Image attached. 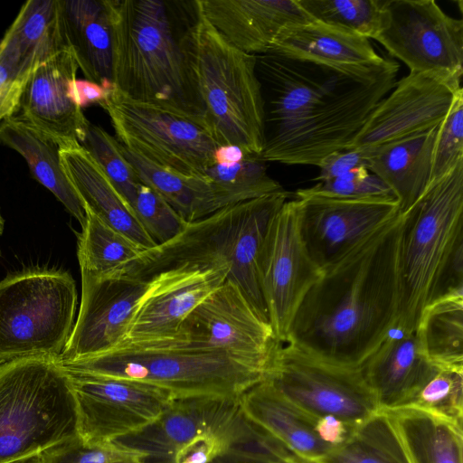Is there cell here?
<instances>
[{
    "label": "cell",
    "mask_w": 463,
    "mask_h": 463,
    "mask_svg": "<svg viewBox=\"0 0 463 463\" xmlns=\"http://www.w3.org/2000/svg\"><path fill=\"white\" fill-rule=\"evenodd\" d=\"M401 213L322 270L302 300L286 344L361 367L396 328Z\"/></svg>",
    "instance_id": "1"
},
{
    "label": "cell",
    "mask_w": 463,
    "mask_h": 463,
    "mask_svg": "<svg viewBox=\"0 0 463 463\" xmlns=\"http://www.w3.org/2000/svg\"><path fill=\"white\" fill-rule=\"evenodd\" d=\"M190 1L109 0L113 87L127 97L201 117L184 50ZM195 3V1H194Z\"/></svg>",
    "instance_id": "2"
},
{
    "label": "cell",
    "mask_w": 463,
    "mask_h": 463,
    "mask_svg": "<svg viewBox=\"0 0 463 463\" xmlns=\"http://www.w3.org/2000/svg\"><path fill=\"white\" fill-rule=\"evenodd\" d=\"M401 216L396 328L415 333L432 301L463 292V161L430 183Z\"/></svg>",
    "instance_id": "3"
},
{
    "label": "cell",
    "mask_w": 463,
    "mask_h": 463,
    "mask_svg": "<svg viewBox=\"0 0 463 463\" xmlns=\"http://www.w3.org/2000/svg\"><path fill=\"white\" fill-rule=\"evenodd\" d=\"M184 50L201 118L215 142L261 156L265 111L256 56L225 41L198 9Z\"/></svg>",
    "instance_id": "4"
},
{
    "label": "cell",
    "mask_w": 463,
    "mask_h": 463,
    "mask_svg": "<svg viewBox=\"0 0 463 463\" xmlns=\"http://www.w3.org/2000/svg\"><path fill=\"white\" fill-rule=\"evenodd\" d=\"M62 364L84 373L145 383L174 400L239 399L268 374L227 354L190 347L177 339L123 341L107 352Z\"/></svg>",
    "instance_id": "5"
},
{
    "label": "cell",
    "mask_w": 463,
    "mask_h": 463,
    "mask_svg": "<svg viewBox=\"0 0 463 463\" xmlns=\"http://www.w3.org/2000/svg\"><path fill=\"white\" fill-rule=\"evenodd\" d=\"M77 436V412L60 357L0 365V463L33 455Z\"/></svg>",
    "instance_id": "6"
},
{
    "label": "cell",
    "mask_w": 463,
    "mask_h": 463,
    "mask_svg": "<svg viewBox=\"0 0 463 463\" xmlns=\"http://www.w3.org/2000/svg\"><path fill=\"white\" fill-rule=\"evenodd\" d=\"M78 293L66 271L28 269L0 281V365L60 357L74 326Z\"/></svg>",
    "instance_id": "7"
},
{
    "label": "cell",
    "mask_w": 463,
    "mask_h": 463,
    "mask_svg": "<svg viewBox=\"0 0 463 463\" xmlns=\"http://www.w3.org/2000/svg\"><path fill=\"white\" fill-rule=\"evenodd\" d=\"M390 69L360 75L272 52L256 55L265 111L264 147L330 119L349 88Z\"/></svg>",
    "instance_id": "8"
},
{
    "label": "cell",
    "mask_w": 463,
    "mask_h": 463,
    "mask_svg": "<svg viewBox=\"0 0 463 463\" xmlns=\"http://www.w3.org/2000/svg\"><path fill=\"white\" fill-rule=\"evenodd\" d=\"M117 140L128 150L164 168L203 176L219 146L201 117L134 100L114 87L100 105Z\"/></svg>",
    "instance_id": "9"
},
{
    "label": "cell",
    "mask_w": 463,
    "mask_h": 463,
    "mask_svg": "<svg viewBox=\"0 0 463 463\" xmlns=\"http://www.w3.org/2000/svg\"><path fill=\"white\" fill-rule=\"evenodd\" d=\"M373 39L405 63L410 72L461 87L463 22L447 14L435 1L383 0Z\"/></svg>",
    "instance_id": "10"
},
{
    "label": "cell",
    "mask_w": 463,
    "mask_h": 463,
    "mask_svg": "<svg viewBox=\"0 0 463 463\" xmlns=\"http://www.w3.org/2000/svg\"><path fill=\"white\" fill-rule=\"evenodd\" d=\"M266 379L317 417L330 415L357 425L380 411L361 367L329 362L290 344L279 345Z\"/></svg>",
    "instance_id": "11"
},
{
    "label": "cell",
    "mask_w": 463,
    "mask_h": 463,
    "mask_svg": "<svg viewBox=\"0 0 463 463\" xmlns=\"http://www.w3.org/2000/svg\"><path fill=\"white\" fill-rule=\"evenodd\" d=\"M77 412V436L100 446L134 435L156 420L174 400L147 384L64 367Z\"/></svg>",
    "instance_id": "12"
},
{
    "label": "cell",
    "mask_w": 463,
    "mask_h": 463,
    "mask_svg": "<svg viewBox=\"0 0 463 463\" xmlns=\"http://www.w3.org/2000/svg\"><path fill=\"white\" fill-rule=\"evenodd\" d=\"M322 270L304 244L295 198L273 217L259 260V278L269 322L279 344H286L294 317Z\"/></svg>",
    "instance_id": "13"
},
{
    "label": "cell",
    "mask_w": 463,
    "mask_h": 463,
    "mask_svg": "<svg viewBox=\"0 0 463 463\" xmlns=\"http://www.w3.org/2000/svg\"><path fill=\"white\" fill-rule=\"evenodd\" d=\"M175 339L190 347L227 354L267 373L280 345L270 325L229 279L187 316Z\"/></svg>",
    "instance_id": "14"
},
{
    "label": "cell",
    "mask_w": 463,
    "mask_h": 463,
    "mask_svg": "<svg viewBox=\"0 0 463 463\" xmlns=\"http://www.w3.org/2000/svg\"><path fill=\"white\" fill-rule=\"evenodd\" d=\"M300 232L321 269L332 265L400 213L396 199H339L296 195Z\"/></svg>",
    "instance_id": "15"
},
{
    "label": "cell",
    "mask_w": 463,
    "mask_h": 463,
    "mask_svg": "<svg viewBox=\"0 0 463 463\" xmlns=\"http://www.w3.org/2000/svg\"><path fill=\"white\" fill-rule=\"evenodd\" d=\"M247 202L187 222L170 241L142 250L106 276L148 283L162 273L176 269L230 268L234 241Z\"/></svg>",
    "instance_id": "16"
},
{
    "label": "cell",
    "mask_w": 463,
    "mask_h": 463,
    "mask_svg": "<svg viewBox=\"0 0 463 463\" xmlns=\"http://www.w3.org/2000/svg\"><path fill=\"white\" fill-rule=\"evenodd\" d=\"M80 274V311L60 355L62 364L99 354L119 345L148 287L146 282L125 277Z\"/></svg>",
    "instance_id": "17"
},
{
    "label": "cell",
    "mask_w": 463,
    "mask_h": 463,
    "mask_svg": "<svg viewBox=\"0 0 463 463\" xmlns=\"http://www.w3.org/2000/svg\"><path fill=\"white\" fill-rule=\"evenodd\" d=\"M460 88L410 72L376 105L345 150L378 146L439 126Z\"/></svg>",
    "instance_id": "18"
},
{
    "label": "cell",
    "mask_w": 463,
    "mask_h": 463,
    "mask_svg": "<svg viewBox=\"0 0 463 463\" xmlns=\"http://www.w3.org/2000/svg\"><path fill=\"white\" fill-rule=\"evenodd\" d=\"M78 70L69 47L41 62L24 86L15 116L61 145H81L90 123L72 98Z\"/></svg>",
    "instance_id": "19"
},
{
    "label": "cell",
    "mask_w": 463,
    "mask_h": 463,
    "mask_svg": "<svg viewBox=\"0 0 463 463\" xmlns=\"http://www.w3.org/2000/svg\"><path fill=\"white\" fill-rule=\"evenodd\" d=\"M229 269H183L154 278L134 311L123 341L175 339L187 316L224 282Z\"/></svg>",
    "instance_id": "20"
},
{
    "label": "cell",
    "mask_w": 463,
    "mask_h": 463,
    "mask_svg": "<svg viewBox=\"0 0 463 463\" xmlns=\"http://www.w3.org/2000/svg\"><path fill=\"white\" fill-rule=\"evenodd\" d=\"M199 14L233 47L267 53L288 27L313 20L297 0H195Z\"/></svg>",
    "instance_id": "21"
},
{
    "label": "cell",
    "mask_w": 463,
    "mask_h": 463,
    "mask_svg": "<svg viewBox=\"0 0 463 463\" xmlns=\"http://www.w3.org/2000/svg\"><path fill=\"white\" fill-rule=\"evenodd\" d=\"M239 399L173 400L152 424L115 442L146 454V460L166 463L179 448L196 436L221 430L237 419L241 414Z\"/></svg>",
    "instance_id": "22"
},
{
    "label": "cell",
    "mask_w": 463,
    "mask_h": 463,
    "mask_svg": "<svg viewBox=\"0 0 463 463\" xmlns=\"http://www.w3.org/2000/svg\"><path fill=\"white\" fill-rule=\"evenodd\" d=\"M268 52L360 75L379 74L396 63L380 56L369 39L317 21L286 28Z\"/></svg>",
    "instance_id": "23"
},
{
    "label": "cell",
    "mask_w": 463,
    "mask_h": 463,
    "mask_svg": "<svg viewBox=\"0 0 463 463\" xmlns=\"http://www.w3.org/2000/svg\"><path fill=\"white\" fill-rule=\"evenodd\" d=\"M380 411L403 408L438 367L415 333L393 329L361 366Z\"/></svg>",
    "instance_id": "24"
},
{
    "label": "cell",
    "mask_w": 463,
    "mask_h": 463,
    "mask_svg": "<svg viewBox=\"0 0 463 463\" xmlns=\"http://www.w3.org/2000/svg\"><path fill=\"white\" fill-rule=\"evenodd\" d=\"M65 45L86 80L113 88V40L109 0H59Z\"/></svg>",
    "instance_id": "25"
},
{
    "label": "cell",
    "mask_w": 463,
    "mask_h": 463,
    "mask_svg": "<svg viewBox=\"0 0 463 463\" xmlns=\"http://www.w3.org/2000/svg\"><path fill=\"white\" fill-rule=\"evenodd\" d=\"M60 157L65 174L82 201L84 209H89L143 250L156 246L137 221L131 207L80 143L61 145Z\"/></svg>",
    "instance_id": "26"
},
{
    "label": "cell",
    "mask_w": 463,
    "mask_h": 463,
    "mask_svg": "<svg viewBox=\"0 0 463 463\" xmlns=\"http://www.w3.org/2000/svg\"><path fill=\"white\" fill-rule=\"evenodd\" d=\"M243 415L301 458L315 463L332 449L319 438L315 416L282 395L266 378L239 399Z\"/></svg>",
    "instance_id": "27"
},
{
    "label": "cell",
    "mask_w": 463,
    "mask_h": 463,
    "mask_svg": "<svg viewBox=\"0 0 463 463\" xmlns=\"http://www.w3.org/2000/svg\"><path fill=\"white\" fill-rule=\"evenodd\" d=\"M439 126L368 147L366 167L391 189L398 202L400 213L411 206L430 184Z\"/></svg>",
    "instance_id": "28"
},
{
    "label": "cell",
    "mask_w": 463,
    "mask_h": 463,
    "mask_svg": "<svg viewBox=\"0 0 463 463\" xmlns=\"http://www.w3.org/2000/svg\"><path fill=\"white\" fill-rule=\"evenodd\" d=\"M65 47L59 0H29L0 41V60L28 79L41 62Z\"/></svg>",
    "instance_id": "29"
},
{
    "label": "cell",
    "mask_w": 463,
    "mask_h": 463,
    "mask_svg": "<svg viewBox=\"0 0 463 463\" xmlns=\"http://www.w3.org/2000/svg\"><path fill=\"white\" fill-rule=\"evenodd\" d=\"M285 191L249 200L234 241L232 260L226 279L233 282L258 316L269 323L260 278L259 260L269 224L290 199Z\"/></svg>",
    "instance_id": "30"
},
{
    "label": "cell",
    "mask_w": 463,
    "mask_h": 463,
    "mask_svg": "<svg viewBox=\"0 0 463 463\" xmlns=\"http://www.w3.org/2000/svg\"><path fill=\"white\" fill-rule=\"evenodd\" d=\"M0 143L19 153L32 175L63 204L83 226L86 213L61 163V144L14 116L0 122Z\"/></svg>",
    "instance_id": "31"
},
{
    "label": "cell",
    "mask_w": 463,
    "mask_h": 463,
    "mask_svg": "<svg viewBox=\"0 0 463 463\" xmlns=\"http://www.w3.org/2000/svg\"><path fill=\"white\" fill-rule=\"evenodd\" d=\"M384 411L410 463H462V426L411 408Z\"/></svg>",
    "instance_id": "32"
},
{
    "label": "cell",
    "mask_w": 463,
    "mask_h": 463,
    "mask_svg": "<svg viewBox=\"0 0 463 463\" xmlns=\"http://www.w3.org/2000/svg\"><path fill=\"white\" fill-rule=\"evenodd\" d=\"M120 148L140 183L156 192L186 222L205 218L222 209L204 176L177 173L145 159L121 144Z\"/></svg>",
    "instance_id": "33"
},
{
    "label": "cell",
    "mask_w": 463,
    "mask_h": 463,
    "mask_svg": "<svg viewBox=\"0 0 463 463\" xmlns=\"http://www.w3.org/2000/svg\"><path fill=\"white\" fill-rule=\"evenodd\" d=\"M436 367H463V293H445L423 311L415 331Z\"/></svg>",
    "instance_id": "34"
},
{
    "label": "cell",
    "mask_w": 463,
    "mask_h": 463,
    "mask_svg": "<svg viewBox=\"0 0 463 463\" xmlns=\"http://www.w3.org/2000/svg\"><path fill=\"white\" fill-rule=\"evenodd\" d=\"M319 463H410L386 411H378L359 423L349 439Z\"/></svg>",
    "instance_id": "35"
},
{
    "label": "cell",
    "mask_w": 463,
    "mask_h": 463,
    "mask_svg": "<svg viewBox=\"0 0 463 463\" xmlns=\"http://www.w3.org/2000/svg\"><path fill=\"white\" fill-rule=\"evenodd\" d=\"M222 206L285 192L282 185L271 178L261 156L250 154L232 163H213L203 173Z\"/></svg>",
    "instance_id": "36"
},
{
    "label": "cell",
    "mask_w": 463,
    "mask_h": 463,
    "mask_svg": "<svg viewBox=\"0 0 463 463\" xmlns=\"http://www.w3.org/2000/svg\"><path fill=\"white\" fill-rule=\"evenodd\" d=\"M85 213L77 250L80 273L109 275L144 250L89 209L85 208Z\"/></svg>",
    "instance_id": "37"
},
{
    "label": "cell",
    "mask_w": 463,
    "mask_h": 463,
    "mask_svg": "<svg viewBox=\"0 0 463 463\" xmlns=\"http://www.w3.org/2000/svg\"><path fill=\"white\" fill-rule=\"evenodd\" d=\"M311 20L373 39L383 0H297Z\"/></svg>",
    "instance_id": "38"
},
{
    "label": "cell",
    "mask_w": 463,
    "mask_h": 463,
    "mask_svg": "<svg viewBox=\"0 0 463 463\" xmlns=\"http://www.w3.org/2000/svg\"><path fill=\"white\" fill-rule=\"evenodd\" d=\"M403 408L463 426V367H438Z\"/></svg>",
    "instance_id": "39"
},
{
    "label": "cell",
    "mask_w": 463,
    "mask_h": 463,
    "mask_svg": "<svg viewBox=\"0 0 463 463\" xmlns=\"http://www.w3.org/2000/svg\"><path fill=\"white\" fill-rule=\"evenodd\" d=\"M81 146L132 209L140 181L124 157L118 141L102 128L90 123Z\"/></svg>",
    "instance_id": "40"
},
{
    "label": "cell",
    "mask_w": 463,
    "mask_h": 463,
    "mask_svg": "<svg viewBox=\"0 0 463 463\" xmlns=\"http://www.w3.org/2000/svg\"><path fill=\"white\" fill-rule=\"evenodd\" d=\"M132 210L156 245L175 237L187 224L156 192L142 183L137 186Z\"/></svg>",
    "instance_id": "41"
},
{
    "label": "cell",
    "mask_w": 463,
    "mask_h": 463,
    "mask_svg": "<svg viewBox=\"0 0 463 463\" xmlns=\"http://www.w3.org/2000/svg\"><path fill=\"white\" fill-rule=\"evenodd\" d=\"M462 161L463 90L460 88L439 126L433 150L430 183L447 175Z\"/></svg>",
    "instance_id": "42"
},
{
    "label": "cell",
    "mask_w": 463,
    "mask_h": 463,
    "mask_svg": "<svg viewBox=\"0 0 463 463\" xmlns=\"http://www.w3.org/2000/svg\"><path fill=\"white\" fill-rule=\"evenodd\" d=\"M250 420L241 414L224 428L201 434L179 448L166 463H217L246 432Z\"/></svg>",
    "instance_id": "43"
},
{
    "label": "cell",
    "mask_w": 463,
    "mask_h": 463,
    "mask_svg": "<svg viewBox=\"0 0 463 463\" xmlns=\"http://www.w3.org/2000/svg\"><path fill=\"white\" fill-rule=\"evenodd\" d=\"M41 456L43 463H113L147 459L146 454L118 442L90 446L78 436L45 449Z\"/></svg>",
    "instance_id": "44"
},
{
    "label": "cell",
    "mask_w": 463,
    "mask_h": 463,
    "mask_svg": "<svg viewBox=\"0 0 463 463\" xmlns=\"http://www.w3.org/2000/svg\"><path fill=\"white\" fill-rule=\"evenodd\" d=\"M295 194L354 200L395 199L385 183L366 167H361L344 177L317 182L311 187L298 189Z\"/></svg>",
    "instance_id": "45"
},
{
    "label": "cell",
    "mask_w": 463,
    "mask_h": 463,
    "mask_svg": "<svg viewBox=\"0 0 463 463\" xmlns=\"http://www.w3.org/2000/svg\"><path fill=\"white\" fill-rule=\"evenodd\" d=\"M369 148L361 147L341 150L326 156L317 165L319 175L317 182L346 176L361 167H366ZM367 168V167H366Z\"/></svg>",
    "instance_id": "46"
},
{
    "label": "cell",
    "mask_w": 463,
    "mask_h": 463,
    "mask_svg": "<svg viewBox=\"0 0 463 463\" xmlns=\"http://www.w3.org/2000/svg\"><path fill=\"white\" fill-rule=\"evenodd\" d=\"M26 80L0 60V122L17 114Z\"/></svg>",
    "instance_id": "47"
},
{
    "label": "cell",
    "mask_w": 463,
    "mask_h": 463,
    "mask_svg": "<svg viewBox=\"0 0 463 463\" xmlns=\"http://www.w3.org/2000/svg\"><path fill=\"white\" fill-rule=\"evenodd\" d=\"M109 90L86 79H76L72 84V98L75 103L83 109L91 104L100 106L108 97Z\"/></svg>",
    "instance_id": "48"
},
{
    "label": "cell",
    "mask_w": 463,
    "mask_h": 463,
    "mask_svg": "<svg viewBox=\"0 0 463 463\" xmlns=\"http://www.w3.org/2000/svg\"><path fill=\"white\" fill-rule=\"evenodd\" d=\"M250 154L237 146H219L214 152L213 163L237 162Z\"/></svg>",
    "instance_id": "49"
},
{
    "label": "cell",
    "mask_w": 463,
    "mask_h": 463,
    "mask_svg": "<svg viewBox=\"0 0 463 463\" xmlns=\"http://www.w3.org/2000/svg\"><path fill=\"white\" fill-rule=\"evenodd\" d=\"M10 463H43L41 454L27 457Z\"/></svg>",
    "instance_id": "50"
},
{
    "label": "cell",
    "mask_w": 463,
    "mask_h": 463,
    "mask_svg": "<svg viewBox=\"0 0 463 463\" xmlns=\"http://www.w3.org/2000/svg\"><path fill=\"white\" fill-rule=\"evenodd\" d=\"M113 463H151L146 459H132V460H122V461H116Z\"/></svg>",
    "instance_id": "51"
},
{
    "label": "cell",
    "mask_w": 463,
    "mask_h": 463,
    "mask_svg": "<svg viewBox=\"0 0 463 463\" xmlns=\"http://www.w3.org/2000/svg\"><path fill=\"white\" fill-rule=\"evenodd\" d=\"M3 230H4V219H3L2 214L0 213V236H1L2 232H3Z\"/></svg>",
    "instance_id": "52"
}]
</instances>
